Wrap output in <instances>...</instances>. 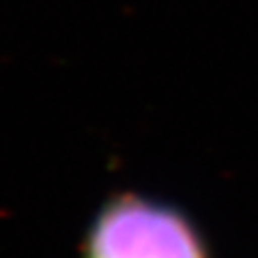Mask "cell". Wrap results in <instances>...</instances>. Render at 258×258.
Listing matches in <instances>:
<instances>
[{"label":"cell","instance_id":"6da1fadb","mask_svg":"<svg viewBox=\"0 0 258 258\" xmlns=\"http://www.w3.org/2000/svg\"><path fill=\"white\" fill-rule=\"evenodd\" d=\"M84 258H209V254L203 235L176 207L138 194H118L93 220Z\"/></svg>","mask_w":258,"mask_h":258}]
</instances>
